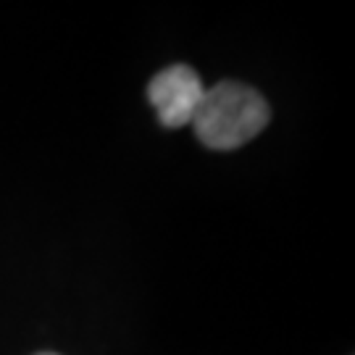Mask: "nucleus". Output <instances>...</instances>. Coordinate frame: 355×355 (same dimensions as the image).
Instances as JSON below:
<instances>
[{
  "label": "nucleus",
  "instance_id": "f257e3e1",
  "mask_svg": "<svg viewBox=\"0 0 355 355\" xmlns=\"http://www.w3.org/2000/svg\"><path fill=\"white\" fill-rule=\"evenodd\" d=\"M268 119L271 108L258 89L242 82H218L203 92L190 124L203 145L214 150H232L258 137Z\"/></svg>",
  "mask_w": 355,
  "mask_h": 355
},
{
  "label": "nucleus",
  "instance_id": "f03ea898",
  "mask_svg": "<svg viewBox=\"0 0 355 355\" xmlns=\"http://www.w3.org/2000/svg\"><path fill=\"white\" fill-rule=\"evenodd\" d=\"M203 82L190 66H168L150 79L148 98L158 111V119L164 127H184L190 124L198 105L203 101Z\"/></svg>",
  "mask_w": 355,
  "mask_h": 355
},
{
  "label": "nucleus",
  "instance_id": "7ed1b4c3",
  "mask_svg": "<svg viewBox=\"0 0 355 355\" xmlns=\"http://www.w3.org/2000/svg\"><path fill=\"white\" fill-rule=\"evenodd\" d=\"M40 355H58V353H40Z\"/></svg>",
  "mask_w": 355,
  "mask_h": 355
}]
</instances>
